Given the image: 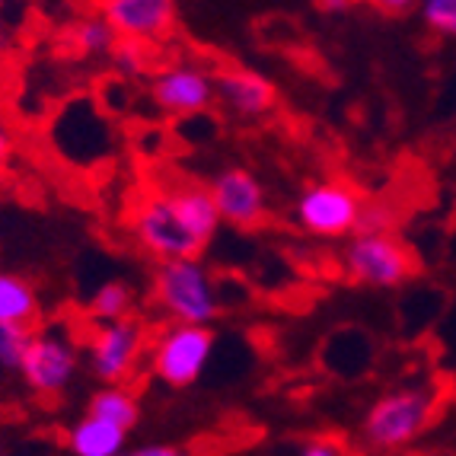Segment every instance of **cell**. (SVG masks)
I'll list each match as a JSON object with an SVG mask.
<instances>
[{"mask_svg": "<svg viewBox=\"0 0 456 456\" xmlns=\"http://www.w3.org/2000/svg\"><path fill=\"white\" fill-rule=\"evenodd\" d=\"M437 395L428 387H399L377 395L361 421V441L377 453H395L431 428Z\"/></svg>", "mask_w": 456, "mask_h": 456, "instance_id": "7a4b0ae2", "label": "cell"}, {"mask_svg": "<svg viewBox=\"0 0 456 456\" xmlns=\"http://www.w3.org/2000/svg\"><path fill=\"white\" fill-rule=\"evenodd\" d=\"M128 431L115 428L112 421H102L96 415H84L68 431L70 456H118L125 453Z\"/></svg>", "mask_w": 456, "mask_h": 456, "instance_id": "5bb4252c", "label": "cell"}, {"mask_svg": "<svg viewBox=\"0 0 456 456\" xmlns=\"http://www.w3.org/2000/svg\"><path fill=\"white\" fill-rule=\"evenodd\" d=\"M38 294L29 278L13 272H0V322L32 329L38 320Z\"/></svg>", "mask_w": 456, "mask_h": 456, "instance_id": "9a60e30c", "label": "cell"}, {"mask_svg": "<svg viewBox=\"0 0 456 456\" xmlns=\"http://www.w3.org/2000/svg\"><path fill=\"white\" fill-rule=\"evenodd\" d=\"M115 42H118V38H115L112 26L106 23L102 13L84 16L68 36V45L74 48L80 58H102V54H112Z\"/></svg>", "mask_w": 456, "mask_h": 456, "instance_id": "e0dca14e", "label": "cell"}, {"mask_svg": "<svg viewBox=\"0 0 456 456\" xmlns=\"http://www.w3.org/2000/svg\"><path fill=\"white\" fill-rule=\"evenodd\" d=\"M419 13L434 36L456 38V0H421Z\"/></svg>", "mask_w": 456, "mask_h": 456, "instance_id": "d6986e66", "label": "cell"}, {"mask_svg": "<svg viewBox=\"0 0 456 456\" xmlns=\"http://www.w3.org/2000/svg\"><path fill=\"white\" fill-rule=\"evenodd\" d=\"M367 4L387 16H405V13H411V10H419L421 0H367Z\"/></svg>", "mask_w": 456, "mask_h": 456, "instance_id": "cb8c5ba5", "label": "cell"}, {"mask_svg": "<svg viewBox=\"0 0 456 456\" xmlns=\"http://www.w3.org/2000/svg\"><path fill=\"white\" fill-rule=\"evenodd\" d=\"M86 415H96L102 421H112L115 428L131 431L141 419V403L125 383H112V387H99L86 403Z\"/></svg>", "mask_w": 456, "mask_h": 456, "instance_id": "2e32d148", "label": "cell"}, {"mask_svg": "<svg viewBox=\"0 0 456 456\" xmlns=\"http://www.w3.org/2000/svg\"><path fill=\"white\" fill-rule=\"evenodd\" d=\"M151 373L169 389H189L201 380L214 354L211 326H179L169 322L151 342Z\"/></svg>", "mask_w": 456, "mask_h": 456, "instance_id": "8992f818", "label": "cell"}, {"mask_svg": "<svg viewBox=\"0 0 456 456\" xmlns=\"http://www.w3.org/2000/svg\"><path fill=\"white\" fill-rule=\"evenodd\" d=\"M102 16L115 38L153 45L173 32L175 0H102Z\"/></svg>", "mask_w": 456, "mask_h": 456, "instance_id": "8fae6325", "label": "cell"}, {"mask_svg": "<svg viewBox=\"0 0 456 456\" xmlns=\"http://www.w3.org/2000/svg\"><path fill=\"white\" fill-rule=\"evenodd\" d=\"M128 230L141 249L157 262H175V259H195L205 246L198 243L175 214L167 189H151L137 198L128 214Z\"/></svg>", "mask_w": 456, "mask_h": 456, "instance_id": "277c9868", "label": "cell"}, {"mask_svg": "<svg viewBox=\"0 0 456 456\" xmlns=\"http://www.w3.org/2000/svg\"><path fill=\"white\" fill-rule=\"evenodd\" d=\"M118 456H195L189 447H179V444H144V447L125 450Z\"/></svg>", "mask_w": 456, "mask_h": 456, "instance_id": "603a6c76", "label": "cell"}, {"mask_svg": "<svg viewBox=\"0 0 456 456\" xmlns=\"http://www.w3.org/2000/svg\"><path fill=\"white\" fill-rule=\"evenodd\" d=\"M77 367H80V351L77 342L64 329L45 326L29 335L26 354L20 361V377L36 395H61L74 383Z\"/></svg>", "mask_w": 456, "mask_h": 456, "instance_id": "52a82bcc", "label": "cell"}, {"mask_svg": "<svg viewBox=\"0 0 456 456\" xmlns=\"http://www.w3.org/2000/svg\"><path fill=\"white\" fill-rule=\"evenodd\" d=\"M342 272L351 284L373 290L403 288L415 274V256L389 230H361L342 252Z\"/></svg>", "mask_w": 456, "mask_h": 456, "instance_id": "3957f363", "label": "cell"}, {"mask_svg": "<svg viewBox=\"0 0 456 456\" xmlns=\"http://www.w3.org/2000/svg\"><path fill=\"white\" fill-rule=\"evenodd\" d=\"M214 99L236 118H262L274 109L278 93L268 77L249 68H221L214 74Z\"/></svg>", "mask_w": 456, "mask_h": 456, "instance_id": "7c38bea8", "label": "cell"}, {"mask_svg": "<svg viewBox=\"0 0 456 456\" xmlns=\"http://www.w3.org/2000/svg\"><path fill=\"white\" fill-rule=\"evenodd\" d=\"M10 160H13V131L0 115V175L10 169Z\"/></svg>", "mask_w": 456, "mask_h": 456, "instance_id": "d4e9b609", "label": "cell"}, {"mask_svg": "<svg viewBox=\"0 0 456 456\" xmlns=\"http://www.w3.org/2000/svg\"><path fill=\"white\" fill-rule=\"evenodd\" d=\"M351 4H354V0H320V7L326 10V13H345V10H351Z\"/></svg>", "mask_w": 456, "mask_h": 456, "instance_id": "484cf974", "label": "cell"}, {"mask_svg": "<svg viewBox=\"0 0 456 456\" xmlns=\"http://www.w3.org/2000/svg\"><path fill=\"white\" fill-rule=\"evenodd\" d=\"M364 198L342 179H322L306 185L294 201V224L316 240H345L361 230Z\"/></svg>", "mask_w": 456, "mask_h": 456, "instance_id": "5b68a950", "label": "cell"}, {"mask_svg": "<svg viewBox=\"0 0 456 456\" xmlns=\"http://www.w3.org/2000/svg\"><path fill=\"white\" fill-rule=\"evenodd\" d=\"M208 189H211L214 205H217V214H221V224L252 230L265 221V214H268L265 185H262L259 175L249 173V169H243V167L221 169Z\"/></svg>", "mask_w": 456, "mask_h": 456, "instance_id": "30bf717a", "label": "cell"}, {"mask_svg": "<svg viewBox=\"0 0 456 456\" xmlns=\"http://www.w3.org/2000/svg\"><path fill=\"white\" fill-rule=\"evenodd\" d=\"M153 304L169 322L179 326H211L224 310L217 278L198 256L157 265Z\"/></svg>", "mask_w": 456, "mask_h": 456, "instance_id": "6da1fadb", "label": "cell"}, {"mask_svg": "<svg viewBox=\"0 0 456 456\" xmlns=\"http://www.w3.org/2000/svg\"><path fill=\"white\" fill-rule=\"evenodd\" d=\"M144 354H147V332L134 316L118 322H102L93 332L90 345H86L90 370L96 380H102V387L128 383Z\"/></svg>", "mask_w": 456, "mask_h": 456, "instance_id": "ba28073f", "label": "cell"}, {"mask_svg": "<svg viewBox=\"0 0 456 456\" xmlns=\"http://www.w3.org/2000/svg\"><path fill=\"white\" fill-rule=\"evenodd\" d=\"M134 310V290L125 281H106L99 284L90 297V316L102 326V322H118L128 320Z\"/></svg>", "mask_w": 456, "mask_h": 456, "instance_id": "ac0fdd59", "label": "cell"}, {"mask_svg": "<svg viewBox=\"0 0 456 456\" xmlns=\"http://www.w3.org/2000/svg\"><path fill=\"white\" fill-rule=\"evenodd\" d=\"M151 99L169 118H191L211 109L214 74L201 64L173 61L160 68L151 80Z\"/></svg>", "mask_w": 456, "mask_h": 456, "instance_id": "9c48e42d", "label": "cell"}, {"mask_svg": "<svg viewBox=\"0 0 456 456\" xmlns=\"http://www.w3.org/2000/svg\"><path fill=\"white\" fill-rule=\"evenodd\" d=\"M169 201H173L175 214L183 217V224L189 227V233L195 236L198 243L208 246L214 240V233L221 230V214L214 205L211 189L198 183H175L167 185Z\"/></svg>", "mask_w": 456, "mask_h": 456, "instance_id": "4fadbf2b", "label": "cell"}, {"mask_svg": "<svg viewBox=\"0 0 456 456\" xmlns=\"http://www.w3.org/2000/svg\"><path fill=\"white\" fill-rule=\"evenodd\" d=\"M109 58H112L115 70H118V74H125V77L144 74V70H147V45H141V42L118 38Z\"/></svg>", "mask_w": 456, "mask_h": 456, "instance_id": "44dd1931", "label": "cell"}, {"mask_svg": "<svg viewBox=\"0 0 456 456\" xmlns=\"http://www.w3.org/2000/svg\"><path fill=\"white\" fill-rule=\"evenodd\" d=\"M297 456H348L342 447V441L335 437H310L304 447L297 450Z\"/></svg>", "mask_w": 456, "mask_h": 456, "instance_id": "7402d4cb", "label": "cell"}, {"mask_svg": "<svg viewBox=\"0 0 456 456\" xmlns=\"http://www.w3.org/2000/svg\"><path fill=\"white\" fill-rule=\"evenodd\" d=\"M29 329L13 326V322H0V367L4 370H20V361L29 345Z\"/></svg>", "mask_w": 456, "mask_h": 456, "instance_id": "ffe728a7", "label": "cell"}]
</instances>
